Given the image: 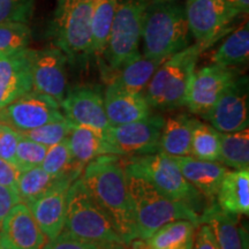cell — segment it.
Masks as SVG:
<instances>
[{
	"label": "cell",
	"instance_id": "obj_1",
	"mask_svg": "<svg viewBox=\"0 0 249 249\" xmlns=\"http://www.w3.org/2000/svg\"><path fill=\"white\" fill-rule=\"evenodd\" d=\"M81 179L90 195L116 227L124 246L136 239L127 174L123 158L103 155L83 167Z\"/></svg>",
	"mask_w": 249,
	"mask_h": 249
},
{
	"label": "cell",
	"instance_id": "obj_2",
	"mask_svg": "<svg viewBox=\"0 0 249 249\" xmlns=\"http://www.w3.org/2000/svg\"><path fill=\"white\" fill-rule=\"evenodd\" d=\"M126 174L136 238L147 239L174 220L186 219L198 225L200 214L189 205L163 194L141 177Z\"/></svg>",
	"mask_w": 249,
	"mask_h": 249
},
{
	"label": "cell",
	"instance_id": "obj_3",
	"mask_svg": "<svg viewBox=\"0 0 249 249\" xmlns=\"http://www.w3.org/2000/svg\"><path fill=\"white\" fill-rule=\"evenodd\" d=\"M210 46V44L196 42L163 61L143 93L150 107L173 110L185 107L196 62L202 52Z\"/></svg>",
	"mask_w": 249,
	"mask_h": 249
},
{
	"label": "cell",
	"instance_id": "obj_4",
	"mask_svg": "<svg viewBox=\"0 0 249 249\" xmlns=\"http://www.w3.org/2000/svg\"><path fill=\"white\" fill-rule=\"evenodd\" d=\"M189 34L185 6L176 1L150 2L142 26V54L167 59L189 45Z\"/></svg>",
	"mask_w": 249,
	"mask_h": 249
},
{
	"label": "cell",
	"instance_id": "obj_5",
	"mask_svg": "<svg viewBox=\"0 0 249 249\" xmlns=\"http://www.w3.org/2000/svg\"><path fill=\"white\" fill-rule=\"evenodd\" d=\"M124 171L141 177L158 191L180 201L200 214L203 211V196L189 183L173 158L163 151L123 158Z\"/></svg>",
	"mask_w": 249,
	"mask_h": 249
},
{
	"label": "cell",
	"instance_id": "obj_6",
	"mask_svg": "<svg viewBox=\"0 0 249 249\" xmlns=\"http://www.w3.org/2000/svg\"><path fill=\"white\" fill-rule=\"evenodd\" d=\"M62 231L83 240L124 245L111 219L93 200L81 177L68 189Z\"/></svg>",
	"mask_w": 249,
	"mask_h": 249
},
{
	"label": "cell",
	"instance_id": "obj_7",
	"mask_svg": "<svg viewBox=\"0 0 249 249\" xmlns=\"http://www.w3.org/2000/svg\"><path fill=\"white\" fill-rule=\"evenodd\" d=\"M92 1L57 0L52 21L54 43L71 61H86L92 55Z\"/></svg>",
	"mask_w": 249,
	"mask_h": 249
},
{
	"label": "cell",
	"instance_id": "obj_8",
	"mask_svg": "<svg viewBox=\"0 0 249 249\" xmlns=\"http://www.w3.org/2000/svg\"><path fill=\"white\" fill-rule=\"evenodd\" d=\"M150 0H118L110 36L103 58L104 73L114 71L141 55L140 43L145 9Z\"/></svg>",
	"mask_w": 249,
	"mask_h": 249
},
{
	"label": "cell",
	"instance_id": "obj_9",
	"mask_svg": "<svg viewBox=\"0 0 249 249\" xmlns=\"http://www.w3.org/2000/svg\"><path fill=\"white\" fill-rule=\"evenodd\" d=\"M62 119L65 116L60 104L50 96L34 90L0 108V123L8 124L17 132L34 129Z\"/></svg>",
	"mask_w": 249,
	"mask_h": 249
},
{
	"label": "cell",
	"instance_id": "obj_10",
	"mask_svg": "<svg viewBox=\"0 0 249 249\" xmlns=\"http://www.w3.org/2000/svg\"><path fill=\"white\" fill-rule=\"evenodd\" d=\"M165 119L150 114L142 120L110 126L105 132L107 141L124 157L148 155L160 151V139Z\"/></svg>",
	"mask_w": 249,
	"mask_h": 249
},
{
	"label": "cell",
	"instance_id": "obj_11",
	"mask_svg": "<svg viewBox=\"0 0 249 249\" xmlns=\"http://www.w3.org/2000/svg\"><path fill=\"white\" fill-rule=\"evenodd\" d=\"M236 77L238 73L234 68L214 64L195 70L189 82L185 107L192 113L204 117Z\"/></svg>",
	"mask_w": 249,
	"mask_h": 249
},
{
	"label": "cell",
	"instance_id": "obj_12",
	"mask_svg": "<svg viewBox=\"0 0 249 249\" xmlns=\"http://www.w3.org/2000/svg\"><path fill=\"white\" fill-rule=\"evenodd\" d=\"M29 57L33 90L50 96L60 104L68 91L66 54L58 48L29 49Z\"/></svg>",
	"mask_w": 249,
	"mask_h": 249
},
{
	"label": "cell",
	"instance_id": "obj_13",
	"mask_svg": "<svg viewBox=\"0 0 249 249\" xmlns=\"http://www.w3.org/2000/svg\"><path fill=\"white\" fill-rule=\"evenodd\" d=\"M185 13L196 42L210 45L225 35L227 24L235 18L224 0H187Z\"/></svg>",
	"mask_w": 249,
	"mask_h": 249
},
{
	"label": "cell",
	"instance_id": "obj_14",
	"mask_svg": "<svg viewBox=\"0 0 249 249\" xmlns=\"http://www.w3.org/2000/svg\"><path fill=\"white\" fill-rule=\"evenodd\" d=\"M248 77H236L203 118L219 133H234L249 124Z\"/></svg>",
	"mask_w": 249,
	"mask_h": 249
},
{
	"label": "cell",
	"instance_id": "obj_15",
	"mask_svg": "<svg viewBox=\"0 0 249 249\" xmlns=\"http://www.w3.org/2000/svg\"><path fill=\"white\" fill-rule=\"evenodd\" d=\"M82 172H71L57 178L50 188L28 205L38 226L49 240L64 230L68 189Z\"/></svg>",
	"mask_w": 249,
	"mask_h": 249
},
{
	"label": "cell",
	"instance_id": "obj_16",
	"mask_svg": "<svg viewBox=\"0 0 249 249\" xmlns=\"http://www.w3.org/2000/svg\"><path fill=\"white\" fill-rule=\"evenodd\" d=\"M65 118L71 124L86 126L105 133L108 124L104 107V97L98 90L90 87H76L67 91L60 103Z\"/></svg>",
	"mask_w": 249,
	"mask_h": 249
},
{
	"label": "cell",
	"instance_id": "obj_17",
	"mask_svg": "<svg viewBox=\"0 0 249 249\" xmlns=\"http://www.w3.org/2000/svg\"><path fill=\"white\" fill-rule=\"evenodd\" d=\"M46 239L22 202L15 204L0 224V245L4 249H42Z\"/></svg>",
	"mask_w": 249,
	"mask_h": 249
},
{
	"label": "cell",
	"instance_id": "obj_18",
	"mask_svg": "<svg viewBox=\"0 0 249 249\" xmlns=\"http://www.w3.org/2000/svg\"><path fill=\"white\" fill-rule=\"evenodd\" d=\"M31 90L29 49L0 53V108Z\"/></svg>",
	"mask_w": 249,
	"mask_h": 249
},
{
	"label": "cell",
	"instance_id": "obj_19",
	"mask_svg": "<svg viewBox=\"0 0 249 249\" xmlns=\"http://www.w3.org/2000/svg\"><path fill=\"white\" fill-rule=\"evenodd\" d=\"M104 107L111 126L134 123L151 114V107L143 93L127 91L116 83H107Z\"/></svg>",
	"mask_w": 249,
	"mask_h": 249
},
{
	"label": "cell",
	"instance_id": "obj_20",
	"mask_svg": "<svg viewBox=\"0 0 249 249\" xmlns=\"http://www.w3.org/2000/svg\"><path fill=\"white\" fill-rule=\"evenodd\" d=\"M172 158L187 181L207 198L209 203L216 202L218 189L227 172L225 165L219 161L197 160L191 155L177 156Z\"/></svg>",
	"mask_w": 249,
	"mask_h": 249
},
{
	"label": "cell",
	"instance_id": "obj_21",
	"mask_svg": "<svg viewBox=\"0 0 249 249\" xmlns=\"http://www.w3.org/2000/svg\"><path fill=\"white\" fill-rule=\"evenodd\" d=\"M216 203L232 217L249 213V170L227 171L218 189Z\"/></svg>",
	"mask_w": 249,
	"mask_h": 249
},
{
	"label": "cell",
	"instance_id": "obj_22",
	"mask_svg": "<svg viewBox=\"0 0 249 249\" xmlns=\"http://www.w3.org/2000/svg\"><path fill=\"white\" fill-rule=\"evenodd\" d=\"M166 59H156L142 54L133 59L117 70L107 71V83H116L117 86L134 93H144L149 81L157 68Z\"/></svg>",
	"mask_w": 249,
	"mask_h": 249
},
{
	"label": "cell",
	"instance_id": "obj_23",
	"mask_svg": "<svg viewBox=\"0 0 249 249\" xmlns=\"http://www.w3.org/2000/svg\"><path fill=\"white\" fill-rule=\"evenodd\" d=\"M68 142L74 160L82 166L99 156L118 155L116 148L107 141L105 133L90 127L74 124Z\"/></svg>",
	"mask_w": 249,
	"mask_h": 249
},
{
	"label": "cell",
	"instance_id": "obj_24",
	"mask_svg": "<svg viewBox=\"0 0 249 249\" xmlns=\"http://www.w3.org/2000/svg\"><path fill=\"white\" fill-rule=\"evenodd\" d=\"M198 224H208L211 227L219 249H244L238 218L220 210L216 202L205 205Z\"/></svg>",
	"mask_w": 249,
	"mask_h": 249
},
{
	"label": "cell",
	"instance_id": "obj_25",
	"mask_svg": "<svg viewBox=\"0 0 249 249\" xmlns=\"http://www.w3.org/2000/svg\"><path fill=\"white\" fill-rule=\"evenodd\" d=\"M196 119L188 114H177L164 121L160 149L172 157L191 155L192 132Z\"/></svg>",
	"mask_w": 249,
	"mask_h": 249
},
{
	"label": "cell",
	"instance_id": "obj_26",
	"mask_svg": "<svg viewBox=\"0 0 249 249\" xmlns=\"http://www.w3.org/2000/svg\"><path fill=\"white\" fill-rule=\"evenodd\" d=\"M197 225L179 219L165 224L144 240L145 249H193Z\"/></svg>",
	"mask_w": 249,
	"mask_h": 249
},
{
	"label": "cell",
	"instance_id": "obj_27",
	"mask_svg": "<svg viewBox=\"0 0 249 249\" xmlns=\"http://www.w3.org/2000/svg\"><path fill=\"white\" fill-rule=\"evenodd\" d=\"M118 0H93L91 12V51L97 59L103 58L108 42V36Z\"/></svg>",
	"mask_w": 249,
	"mask_h": 249
},
{
	"label": "cell",
	"instance_id": "obj_28",
	"mask_svg": "<svg viewBox=\"0 0 249 249\" xmlns=\"http://www.w3.org/2000/svg\"><path fill=\"white\" fill-rule=\"evenodd\" d=\"M249 58V29L245 24L226 37L211 57L214 65L234 68L247 64Z\"/></svg>",
	"mask_w": 249,
	"mask_h": 249
},
{
	"label": "cell",
	"instance_id": "obj_29",
	"mask_svg": "<svg viewBox=\"0 0 249 249\" xmlns=\"http://www.w3.org/2000/svg\"><path fill=\"white\" fill-rule=\"evenodd\" d=\"M226 167L234 170L249 169V130L220 133V160Z\"/></svg>",
	"mask_w": 249,
	"mask_h": 249
},
{
	"label": "cell",
	"instance_id": "obj_30",
	"mask_svg": "<svg viewBox=\"0 0 249 249\" xmlns=\"http://www.w3.org/2000/svg\"><path fill=\"white\" fill-rule=\"evenodd\" d=\"M191 155L197 160L219 161L220 133L211 124L196 119L192 132Z\"/></svg>",
	"mask_w": 249,
	"mask_h": 249
},
{
	"label": "cell",
	"instance_id": "obj_31",
	"mask_svg": "<svg viewBox=\"0 0 249 249\" xmlns=\"http://www.w3.org/2000/svg\"><path fill=\"white\" fill-rule=\"evenodd\" d=\"M57 178L59 177L51 176L40 166L21 172L18 181V193L21 202L30 205L53 185Z\"/></svg>",
	"mask_w": 249,
	"mask_h": 249
},
{
	"label": "cell",
	"instance_id": "obj_32",
	"mask_svg": "<svg viewBox=\"0 0 249 249\" xmlns=\"http://www.w3.org/2000/svg\"><path fill=\"white\" fill-rule=\"evenodd\" d=\"M40 167L51 176L61 177L71 172H82L85 166L74 160L67 138L48 148Z\"/></svg>",
	"mask_w": 249,
	"mask_h": 249
},
{
	"label": "cell",
	"instance_id": "obj_33",
	"mask_svg": "<svg viewBox=\"0 0 249 249\" xmlns=\"http://www.w3.org/2000/svg\"><path fill=\"white\" fill-rule=\"evenodd\" d=\"M73 126L74 124H71L70 120H67L65 118L62 120L52 121V123L45 124L43 126L37 127V128L18 133L21 135L26 136V138L49 148L61 142L62 140L67 139L70 136Z\"/></svg>",
	"mask_w": 249,
	"mask_h": 249
},
{
	"label": "cell",
	"instance_id": "obj_34",
	"mask_svg": "<svg viewBox=\"0 0 249 249\" xmlns=\"http://www.w3.org/2000/svg\"><path fill=\"white\" fill-rule=\"evenodd\" d=\"M31 39L28 23L0 22V53L27 49Z\"/></svg>",
	"mask_w": 249,
	"mask_h": 249
},
{
	"label": "cell",
	"instance_id": "obj_35",
	"mask_svg": "<svg viewBox=\"0 0 249 249\" xmlns=\"http://www.w3.org/2000/svg\"><path fill=\"white\" fill-rule=\"evenodd\" d=\"M46 151H48V147L39 144L20 134L17 152H15V166L21 172L40 166L44 160Z\"/></svg>",
	"mask_w": 249,
	"mask_h": 249
},
{
	"label": "cell",
	"instance_id": "obj_36",
	"mask_svg": "<svg viewBox=\"0 0 249 249\" xmlns=\"http://www.w3.org/2000/svg\"><path fill=\"white\" fill-rule=\"evenodd\" d=\"M36 0H0V22L28 23Z\"/></svg>",
	"mask_w": 249,
	"mask_h": 249
},
{
	"label": "cell",
	"instance_id": "obj_37",
	"mask_svg": "<svg viewBox=\"0 0 249 249\" xmlns=\"http://www.w3.org/2000/svg\"><path fill=\"white\" fill-rule=\"evenodd\" d=\"M42 249H124V245L99 244L83 240L62 231L58 236L45 244Z\"/></svg>",
	"mask_w": 249,
	"mask_h": 249
},
{
	"label": "cell",
	"instance_id": "obj_38",
	"mask_svg": "<svg viewBox=\"0 0 249 249\" xmlns=\"http://www.w3.org/2000/svg\"><path fill=\"white\" fill-rule=\"evenodd\" d=\"M18 136L20 134L17 130L0 123V158L14 165Z\"/></svg>",
	"mask_w": 249,
	"mask_h": 249
},
{
	"label": "cell",
	"instance_id": "obj_39",
	"mask_svg": "<svg viewBox=\"0 0 249 249\" xmlns=\"http://www.w3.org/2000/svg\"><path fill=\"white\" fill-rule=\"evenodd\" d=\"M197 226L198 230L195 231L193 249H219L211 227L208 224H198Z\"/></svg>",
	"mask_w": 249,
	"mask_h": 249
},
{
	"label": "cell",
	"instance_id": "obj_40",
	"mask_svg": "<svg viewBox=\"0 0 249 249\" xmlns=\"http://www.w3.org/2000/svg\"><path fill=\"white\" fill-rule=\"evenodd\" d=\"M21 171L14 164L0 158V185L18 191V181Z\"/></svg>",
	"mask_w": 249,
	"mask_h": 249
},
{
	"label": "cell",
	"instance_id": "obj_41",
	"mask_svg": "<svg viewBox=\"0 0 249 249\" xmlns=\"http://www.w3.org/2000/svg\"><path fill=\"white\" fill-rule=\"evenodd\" d=\"M21 198L18 191L0 185V224L15 204L20 203Z\"/></svg>",
	"mask_w": 249,
	"mask_h": 249
},
{
	"label": "cell",
	"instance_id": "obj_42",
	"mask_svg": "<svg viewBox=\"0 0 249 249\" xmlns=\"http://www.w3.org/2000/svg\"><path fill=\"white\" fill-rule=\"evenodd\" d=\"M227 7L232 12L234 17L239 14L247 13L249 7V0H224Z\"/></svg>",
	"mask_w": 249,
	"mask_h": 249
},
{
	"label": "cell",
	"instance_id": "obj_43",
	"mask_svg": "<svg viewBox=\"0 0 249 249\" xmlns=\"http://www.w3.org/2000/svg\"><path fill=\"white\" fill-rule=\"evenodd\" d=\"M151 2H161V1H177V0H150Z\"/></svg>",
	"mask_w": 249,
	"mask_h": 249
},
{
	"label": "cell",
	"instance_id": "obj_44",
	"mask_svg": "<svg viewBox=\"0 0 249 249\" xmlns=\"http://www.w3.org/2000/svg\"><path fill=\"white\" fill-rule=\"evenodd\" d=\"M0 249H4V248H2V247H1V245H0Z\"/></svg>",
	"mask_w": 249,
	"mask_h": 249
}]
</instances>
